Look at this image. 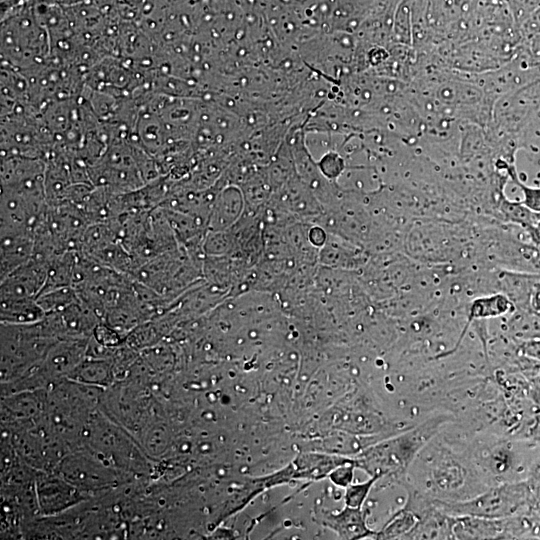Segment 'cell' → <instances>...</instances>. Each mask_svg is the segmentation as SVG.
<instances>
[{"label": "cell", "instance_id": "cell-1", "mask_svg": "<svg viewBox=\"0 0 540 540\" xmlns=\"http://www.w3.org/2000/svg\"><path fill=\"white\" fill-rule=\"evenodd\" d=\"M445 421L443 416L430 418L394 438L364 450L355 460L356 467L378 479L383 475L405 472Z\"/></svg>", "mask_w": 540, "mask_h": 540}, {"label": "cell", "instance_id": "cell-2", "mask_svg": "<svg viewBox=\"0 0 540 540\" xmlns=\"http://www.w3.org/2000/svg\"><path fill=\"white\" fill-rule=\"evenodd\" d=\"M531 490L527 482L506 483L467 500L434 499L435 504L452 516L503 519L519 514L527 506Z\"/></svg>", "mask_w": 540, "mask_h": 540}, {"label": "cell", "instance_id": "cell-3", "mask_svg": "<svg viewBox=\"0 0 540 540\" xmlns=\"http://www.w3.org/2000/svg\"><path fill=\"white\" fill-rule=\"evenodd\" d=\"M48 263L32 257L1 279V301L37 299L47 278Z\"/></svg>", "mask_w": 540, "mask_h": 540}, {"label": "cell", "instance_id": "cell-4", "mask_svg": "<svg viewBox=\"0 0 540 540\" xmlns=\"http://www.w3.org/2000/svg\"><path fill=\"white\" fill-rule=\"evenodd\" d=\"M59 475L80 490L100 489L117 479L110 465L86 455H74L63 460Z\"/></svg>", "mask_w": 540, "mask_h": 540}, {"label": "cell", "instance_id": "cell-5", "mask_svg": "<svg viewBox=\"0 0 540 540\" xmlns=\"http://www.w3.org/2000/svg\"><path fill=\"white\" fill-rule=\"evenodd\" d=\"M33 252L34 230L1 229V279L30 260Z\"/></svg>", "mask_w": 540, "mask_h": 540}, {"label": "cell", "instance_id": "cell-6", "mask_svg": "<svg viewBox=\"0 0 540 540\" xmlns=\"http://www.w3.org/2000/svg\"><path fill=\"white\" fill-rule=\"evenodd\" d=\"M452 534L453 539L510 538L509 517L487 519L474 516H452Z\"/></svg>", "mask_w": 540, "mask_h": 540}, {"label": "cell", "instance_id": "cell-7", "mask_svg": "<svg viewBox=\"0 0 540 540\" xmlns=\"http://www.w3.org/2000/svg\"><path fill=\"white\" fill-rule=\"evenodd\" d=\"M37 490L39 506L48 512L62 509L77 501V488L62 477L43 478Z\"/></svg>", "mask_w": 540, "mask_h": 540}, {"label": "cell", "instance_id": "cell-8", "mask_svg": "<svg viewBox=\"0 0 540 540\" xmlns=\"http://www.w3.org/2000/svg\"><path fill=\"white\" fill-rule=\"evenodd\" d=\"M326 524L343 539H361L373 533L366 524V515L362 508L346 507L338 514H330Z\"/></svg>", "mask_w": 540, "mask_h": 540}, {"label": "cell", "instance_id": "cell-9", "mask_svg": "<svg viewBox=\"0 0 540 540\" xmlns=\"http://www.w3.org/2000/svg\"><path fill=\"white\" fill-rule=\"evenodd\" d=\"M111 372L107 358L86 356L70 376L78 382L101 385L109 382Z\"/></svg>", "mask_w": 540, "mask_h": 540}, {"label": "cell", "instance_id": "cell-10", "mask_svg": "<svg viewBox=\"0 0 540 540\" xmlns=\"http://www.w3.org/2000/svg\"><path fill=\"white\" fill-rule=\"evenodd\" d=\"M418 522V517L406 505L400 509L384 526L378 538L406 539Z\"/></svg>", "mask_w": 540, "mask_h": 540}, {"label": "cell", "instance_id": "cell-11", "mask_svg": "<svg viewBox=\"0 0 540 540\" xmlns=\"http://www.w3.org/2000/svg\"><path fill=\"white\" fill-rule=\"evenodd\" d=\"M511 308V302L503 295L479 298L470 308V319L500 316Z\"/></svg>", "mask_w": 540, "mask_h": 540}, {"label": "cell", "instance_id": "cell-12", "mask_svg": "<svg viewBox=\"0 0 540 540\" xmlns=\"http://www.w3.org/2000/svg\"><path fill=\"white\" fill-rule=\"evenodd\" d=\"M376 480H378L377 477L371 476L369 480L363 483L348 485L345 492V504L353 508H362Z\"/></svg>", "mask_w": 540, "mask_h": 540}, {"label": "cell", "instance_id": "cell-13", "mask_svg": "<svg viewBox=\"0 0 540 540\" xmlns=\"http://www.w3.org/2000/svg\"><path fill=\"white\" fill-rule=\"evenodd\" d=\"M510 173L513 175L514 181L524 193L523 204L531 211L540 212V188L528 187L521 183L515 175L516 173L514 169H511Z\"/></svg>", "mask_w": 540, "mask_h": 540}, {"label": "cell", "instance_id": "cell-14", "mask_svg": "<svg viewBox=\"0 0 540 540\" xmlns=\"http://www.w3.org/2000/svg\"><path fill=\"white\" fill-rule=\"evenodd\" d=\"M355 467V461L350 460L337 466L330 477L335 484L346 488L352 482Z\"/></svg>", "mask_w": 540, "mask_h": 540}]
</instances>
